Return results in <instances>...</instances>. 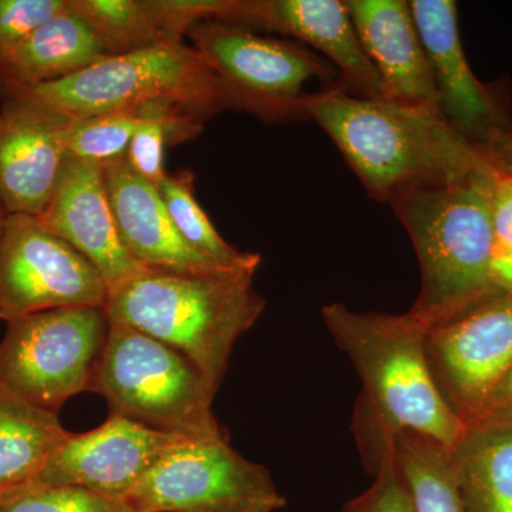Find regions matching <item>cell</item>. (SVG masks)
Instances as JSON below:
<instances>
[{
  "label": "cell",
  "instance_id": "cell-1",
  "mask_svg": "<svg viewBox=\"0 0 512 512\" xmlns=\"http://www.w3.org/2000/svg\"><path fill=\"white\" fill-rule=\"evenodd\" d=\"M320 313L362 380L352 427L369 471L400 431L453 450L467 426L448 406L431 373L429 330L409 313L357 312L342 303H329Z\"/></svg>",
  "mask_w": 512,
  "mask_h": 512
},
{
  "label": "cell",
  "instance_id": "cell-2",
  "mask_svg": "<svg viewBox=\"0 0 512 512\" xmlns=\"http://www.w3.org/2000/svg\"><path fill=\"white\" fill-rule=\"evenodd\" d=\"M308 117L375 201L390 204L403 192L460 183L488 168L480 148L429 107L336 89L313 93Z\"/></svg>",
  "mask_w": 512,
  "mask_h": 512
},
{
  "label": "cell",
  "instance_id": "cell-3",
  "mask_svg": "<svg viewBox=\"0 0 512 512\" xmlns=\"http://www.w3.org/2000/svg\"><path fill=\"white\" fill-rule=\"evenodd\" d=\"M491 168L456 184L417 188L393 198L412 241L421 285L410 316L431 330L500 295L493 282Z\"/></svg>",
  "mask_w": 512,
  "mask_h": 512
},
{
  "label": "cell",
  "instance_id": "cell-4",
  "mask_svg": "<svg viewBox=\"0 0 512 512\" xmlns=\"http://www.w3.org/2000/svg\"><path fill=\"white\" fill-rule=\"evenodd\" d=\"M255 271L177 274L144 269L111 292L113 323L160 340L191 360L218 392L235 343L265 311Z\"/></svg>",
  "mask_w": 512,
  "mask_h": 512
},
{
  "label": "cell",
  "instance_id": "cell-5",
  "mask_svg": "<svg viewBox=\"0 0 512 512\" xmlns=\"http://www.w3.org/2000/svg\"><path fill=\"white\" fill-rule=\"evenodd\" d=\"M0 94L72 120L156 104L178 107L205 121L228 110L217 76L184 42L106 57L59 82L9 87Z\"/></svg>",
  "mask_w": 512,
  "mask_h": 512
},
{
  "label": "cell",
  "instance_id": "cell-6",
  "mask_svg": "<svg viewBox=\"0 0 512 512\" xmlns=\"http://www.w3.org/2000/svg\"><path fill=\"white\" fill-rule=\"evenodd\" d=\"M110 414L188 440L228 439L212 412L215 392L198 367L160 340L111 322L94 379Z\"/></svg>",
  "mask_w": 512,
  "mask_h": 512
},
{
  "label": "cell",
  "instance_id": "cell-7",
  "mask_svg": "<svg viewBox=\"0 0 512 512\" xmlns=\"http://www.w3.org/2000/svg\"><path fill=\"white\" fill-rule=\"evenodd\" d=\"M220 82L229 109L264 121L309 120L306 84L345 90L335 67L309 47L255 30L205 20L187 32ZM348 93V92H346Z\"/></svg>",
  "mask_w": 512,
  "mask_h": 512
},
{
  "label": "cell",
  "instance_id": "cell-8",
  "mask_svg": "<svg viewBox=\"0 0 512 512\" xmlns=\"http://www.w3.org/2000/svg\"><path fill=\"white\" fill-rule=\"evenodd\" d=\"M111 320L106 306H73L8 323L0 342V384L40 409L59 412L93 392Z\"/></svg>",
  "mask_w": 512,
  "mask_h": 512
},
{
  "label": "cell",
  "instance_id": "cell-9",
  "mask_svg": "<svg viewBox=\"0 0 512 512\" xmlns=\"http://www.w3.org/2000/svg\"><path fill=\"white\" fill-rule=\"evenodd\" d=\"M134 512H278L286 507L268 468L228 439L181 440L126 498Z\"/></svg>",
  "mask_w": 512,
  "mask_h": 512
},
{
  "label": "cell",
  "instance_id": "cell-10",
  "mask_svg": "<svg viewBox=\"0 0 512 512\" xmlns=\"http://www.w3.org/2000/svg\"><path fill=\"white\" fill-rule=\"evenodd\" d=\"M100 272L39 218L8 214L0 237V320L73 306H106Z\"/></svg>",
  "mask_w": 512,
  "mask_h": 512
},
{
  "label": "cell",
  "instance_id": "cell-11",
  "mask_svg": "<svg viewBox=\"0 0 512 512\" xmlns=\"http://www.w3.org/2000/svg\"><path fill=\"white\" fill-rule=\"evenodd\" d=\"M431 373L468 426L512 369V293H500L427 335Z\"/></svg>",
  "mask_w": 512,
  "mask_h": 512
},
{
  "label": "cell",
  "instance_id": "cell-12",
  "mask_svg": "<svg viewBox=\"0 0 512 512\" xmlns=\"http://www.w3.org/2000/svg\"><path fill=\"white\" fill-rule=\"evenodd\" d=\"M426 49L444 119L476 147H484L512 123L503 84L481 82L468 63L453 0L410 2Z\"/></svg>",
  "mask_w": 512,
  "mask_h": 512
},
{
  "label": "cell",
  "instance_id": "cell-13",
  "mask_svg": "<svg viewBox=\"0 0 512 512\" xmlns=\"http://www.w3.org/2000/svg\"><path fill=\"white\" fill-rule=\"evenodd\" d=\"M181 440L188 439L110 414L97 429L79 434L69 431L35 484L69 485L126 501L148 471Z\"/></svg>",
  "mask_w": 512,
  "mask_h": 512
},
{
  "label": "cell",
  "instance_id": "cell-14",
  "mask_svg": "<svg viewBox=\"0 0 512 512\" xmlns=\"http://www.w3.org/2000/svg\"><path fill=\"white\" fill-rule=\"evenodd\" d=\"M296 40L328 60L353 96L386 99L342 0H238L232 22Z\"/></svg>",
  "mask_w": 512,
  "mask_h": 512
},
{
  "label": "cell",
  "instance_id": "cell-15",
  "mask_svg": "<svg viewBox=\"0 0 512 512\" xmlns=\"http://www.w3.org/2000/svg\"><path fill=\"white\" fill-rule=\"evenodd\" d=\"M37 218L100 272L109 295L146 269L121 241L101 165L67 154L52 200Z\"/></svg>",
  "mask_w": 512,
  "mask_h": 512
},
{
  "label": "cell",
  "instance_id": "cell-16",
  "mask_svg": "<svg viewBox=\"0 0 512 512\" xmlns=\"http://www.w3.org/2000/svg\"><path fill=\"white\" fill-rule=\"evenodd\" d=\"M66 117L30 101L0 107V204L8 214L39 217L52 200L67 153Z\"/></svg>",
  "mask_w": 512,
  "mask_h": 512
},
{
  "label": "cell",
  "instance_id": "cell-17",
  "mask_svg": "<svg viewBox=\"0 0 512 512\" xmlns=\"http://www.w3.org/2000/svg\"><path fill=\"white\" fill-rule=\"evenodd\" d=\"M360 43L372 62L384 97L439 111L429 57L412 6L406 0H346Z\"/></svg>",
  "mask_w": 512,
  "mask_h": 512
},
{
  "label": "cell",
  "instance_id": "cell-18",
  "mask_svg": "<svg viewBox=\"0 0 512 512\" xmlns=\"http://www.w3.org/2000/svg\"><path fill=\"white\" fill-rule=\"evenodd\" d=\"M121 241L143 268L177 274H215L212 264L184 241L156 185L138 177L123 158L103 165Z\"/></svg>",
  "mask_w": 512,
  "mask_h": 512
},
{
  "label": "cell",
  "instance_id": "cell-19",
  "mask_svg": "<svg viewBox=\"0 0 512 512\" xmlns=\"http://www.w3.org/2000/svg\"><path fill=\"white\" fill-rule=\"evenodd\" d=\"M99 39L72 8L33 30L0 67V89L59 82L106 59Z\"/></svg>",
  "mask_w": 512,
  "mask_h": 512
},
{
  "label": "cell",
  "instance_id": "cell-20",
  "mask_svg": "<svg viewBox=\"0 0 512 512\" xmlns=\"http://www.w3.org/2000/svg\"><path fill=\"white\" fill-rule=\"evenodd\" d=\"M67 433L57 413L0 384V495L35 484Z\"/></svg>",
  "mask_w": 512,
  "mask_h": 512
},
{
  "label": "cell",
  "instance_id": "cell-21",
  "mask_svg": "<svg viewBox=\"0 0 512 512\" xmlns=\"http://www.w3.org/2000/svg\"><path fill=\"white\" fill-rule=\"evenodd\" d=\"M451 458L467 512H512V419L468 426Z\"/></svg>",
  "mask_w": 512,
  "mask_h": 512
},
{
  "label": "cell",
  "instance_id": "cell-22",
  "mask_svg": "<svg viewBox=\"0 0 512 512\" xmlns=\"http://www.w3.org/2000/svg\"><path fill=\"white\" fill-rule=\"evenodd\" d=\"M394 458L416 512H467L451 450L412 431L393 434Z\"/></svg>",
  "mask_w": 512,
  "mask_h": 512
},
{
  "label": "cell",
  "instance_id": "cell-23",
  "mask_svg": "<svg viewBox=\"0 0 512 512\" xmlns=\"http://www.w3.org/2000/svg\"><path fill=\"white\" fill-rule=\"evenodd\" d=\"M107 57L171 43L157 0H69Z\"/></svg>",
  "mask_w": 512,
  "mask_h": 512
},
{
  "label": "cell",
  "instance_id": "cell-24",
  "mask_svg": "<svg viewBox=\"0 0 512 512\" xmlns=\"http://www.w3.org/2000/svg\"><path fill=\"white\" fill-rule=\"evenodd\" d=\"M194 180L191 171H180L177 174H168L158 187L168 214L181 237L212 264L229 271L256 272L262 262L261 255L239 251L221 237L198 204Z\"/></svg>",
  "mask_w": 512,
  "mask_h": 512
},
{
  "label": "cell",
  "instance_id": "cell-25",
  "mask_svg": "<svg viewBox=\"0 0 512 512\" xmlns=\"http://www.w3.org/2000/svg\"><path fill=\"white\" fill-rule=\"evenodd\" d=\"M173 111L188 113L178 107L156 104L87 119H69L63 131L64 148L69 156L103 167L126 156L131 138L147 120Z\"/></svg>",
  "mask_w": 512,
  "mask_h": 512
},
{
  "label": "cell",
  "instance_id": "cell-26",
  "mask_svg": "<svg viewBox=\"0 0 512 512\" xmlns=\"http://www.w3.org/2000/svg\"><path fill=\"white\" fill-rule=\"evenodd\" d=\"M0 512H134L126 501L69 487L35 484L0 495Z\"/></svg>",
  "mask_w": 512,
  "mask_h": 512
},
{
  "label": "cell",
  "instance_id": "cell-27",
  "mask_svg": "<svg viewBox=\"0 0 512 512\" xmlns=\"http://www.w3.org/2000/svg\"><path fill=\"white\" fill-rule=\"evenodd\" d=\"M373 483L346 503L342 512H416L394 458L392 443L384 447L372 471Z\"/></svg>",
  "mask_w": 512,
  "mask_h": 512
},
{
  "label": "cell",
  "instance_id": "cell-28",
  "mask_svg": "<svg viewBox=\"0 0 512 512\" xmlns=\"http://www.w3.org/2000/svg\"><path fill=\"white\" fill-rule=\"evenodd\" d=\"M66 5L67 0H0V67L33 30Z\"/></svg>",
  "mask_w": 512,
  "mask_h": 512
},
{
  "label": "cell",
  "instance_id": "cell-29",
  "mask_svg": "<svg viewBox=\"0 0 512 512\" xmlns=\"http://www.w3.org/2000/svg\"><path fill=\"white\" fill-rule=\"evenodd\" d=\"M487 161L491 168L490 207L494 258H498L512 254V170Z\"/></svg>",
  "mask_w": 512,
  "mask_h": 512
},
{
  "label": "cell",
  "instance_id": "cell-30",
  "mask_svg": "<svg viewBox=\"0 0 512 512\" xmlns=\"http://www.w3.org/2000/svg\"><path fill=\"white\" fill-rule=\"evenodd\" d=\"M508 419H512V369L495 384L481 406L480 412L468 426Z\"/></svg>",
  "mask_w": 512,
  "mask_h": 512
},
{
  "label": "cell",
  "instance_id": "cell-31",
  "mask_svg": "<svg viewBox=\"0 0 512 512\" xmlns=\"http://www.w3.org/2000/svg\"><path fill=\"white\" fill-rule=\"evenodd\" d=\"M478 148L491 163L512 170V123L498 133L490 143Z\"/></svg>",
  "mask_w": 512,
  "mask_h": 512
},
{
  "label": "cell",
  "instance_id": "cell-32",
  "mask_svg": "<svg viewBox=\"0 0 512 512\" xmlns=\"http://www.w3.org/2000/svg\"><path fill=\"white\" fill-rule=\"evenodd\" d=\"M491 274L498 291L512 293V254L494 258Z\"/></svg>",
  "mask_w": 512,
  "mask_h": 512
},
{
  "label": "cell",
  "instance_id": "cell-33",
  "mask_svg": "<svg viewBox=\"0 0 512 512\" xmlns=\"http://www.w3.org/2000/svg\"><path fill=\"white\" fill-rule=\"evenodd\" d=\"M6 217H8V212L0 204V237H2L3 227H5Z\"/></svg>",
  "mask_w": 512,
  "mask_h": 512
}]
</instances>
